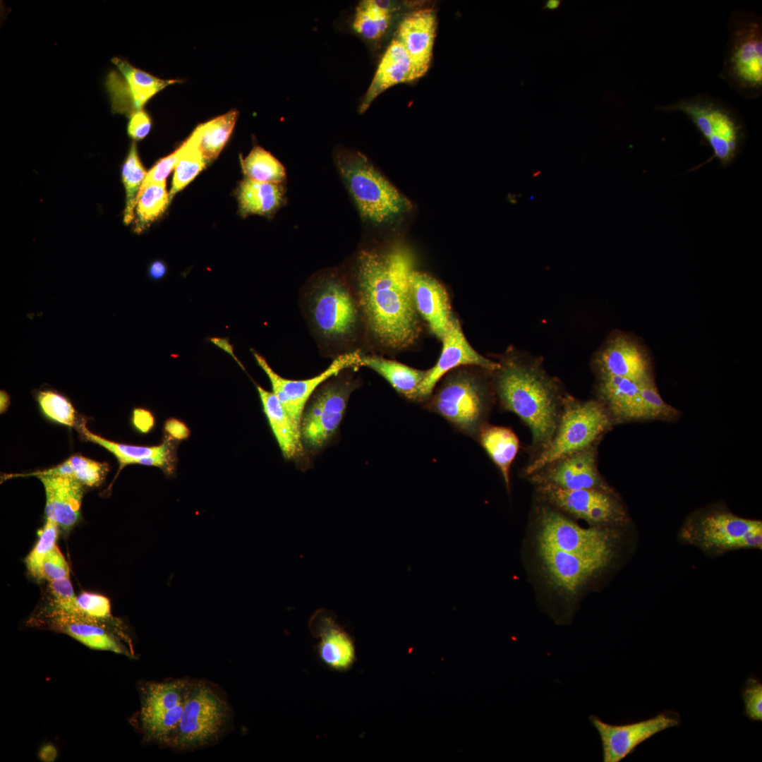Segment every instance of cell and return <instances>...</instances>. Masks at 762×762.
I'll return each mask as SVG.
<instances>
[{"mask_svg": "<svg viewBox=\"0 0 762 762\" xmlns=\"http://www.w3.org/2000/svg\"><path fill=\"white\" fill-rule=\"evenodd\" d=\"M412 265L410 253L400 246L364 248L356 259L361 318L373 338L389 349L409 347L421 332L409 282Z\"/></svg>", "mask_w": 762, "mask_h": 762, "instance_id": "6da1fadb", "label": "cell"}, {"mask_svg": "<svg viewBox=\"0 0 762 762\" xmlns=\"http://www.w3.org/2000/svg\"><path fill=\"white\" fill-rule=\"evenodd\" d=\"M490 372L502 408L516 414L529 428L531 461L545 452L555 434L564 395L560 383L536 359L509 351Z\"/></svg>", "mask_w": 762, "mask_h": 762, "instance_id": "7a4b0ae2", "label": "cell"}, {"mask_svg": "<svg viewBox=\"0 0 762 762\" xmlns=\"http://www.w3.org/2000/svg\"><path fill=\"white\" fill-rule=\"evenodd\" d=\"M476 366H461L447 373L424 402L458 430L478 439L487 425L492 404L493 385Z\"/></svg>", "mask_w": 762, "mask_h": 762, "instance_id": "3957f363", "label": "cell"}, {"mask_svg": "<svg viewBox=\"0 0 762 762\" xmlns=\"http://www.w3.org/2000/svg\"><path fill=\"white\" fill-rule=\"evenodd\" d=\"M337 168L363 222L375 227L394 225L412 208L410 200L361 153L339 150Z\"/></svg>", "mask_w": 762, "mask_h": 762, "instance_id": "277c9868", "label": "cell"}, {"mask_svg": "<svg viewBox=\"0 0 762 762\" xmlns=\"http://www.w3.org/2000/svg\"><path fill=\"white\" fill-rule=\"evenodd\" d=\"M614 422L599 400H579L564 394L554 437L547 449L530 461L524 470L527 477L545 466L598 443Z\"/></svg>", "mask_w": 762, "mask_h": 762, "instance_id": "5b68a950", "label": "cell"}, {"mask_svg": "<svg viewBox=\"0 0 762 762\" xmlns=\"http://www.w3.org/2000/svg\"><path fill=\"white\" fill-rule=\"evenodd\" d=\"M729 37L720 77L746 99L762 92V20L759 15L735 11L731 15Z\"/></svg>", "mask_w": 762, "mask_h": 762, "instance_id": "8992f818", "label": "cell"}, {"mask_svg": "<svg viewBox=\"0 0 762 762\" xmlns=\"http://www.w3.org/2000/svg\"><path fill=\"white\" fill-rule=\"evenodd\" d=\"M657 109L664 112L684 114L711 148L713 155L710 162L717 159L726 167L738 155L744 138L742 122L736 111L720 99L698 94Z\"/></svg>", "mask_w": 762, "mask_h": 762, "instance_id": "52a82bcc", "label": "cell"}, {"mask_svg": "<svg viewBox=\"0 0 762 762\" xmlns=\"http://www.w3.org/2000/svg\"><path fill=\"white\" fill-rule=\"evenodd\" d=\"M308 310L315 332L324 341L341 344L355 338L361 315L355 295L339 274L329 272L315 279Z\"/></svg>", "mask_w": 762, "mask_h": 762, "instance_id": "ba28073f", "label": "cell"}, {"mask_svg": "<svg viewBox=\"0 0 762 762\" xmlns=\"http://www.w3.org/2000/svg\"><path fill=\"white\" fill-rule=\"evenodd\" d=\"M680 537L714 556L742 549H761L762 522L713 509L689 518L681 528Z\"/></svg>", "mask_w": 762, "mask_h": 762, "instance_id": "9c48e42d", "label": "cell"}, {"mask_svg": "<svg viewBox=\"0 0 762 762\" xmlns=\"http://www.w3.org/2000/svg\"><path fill=\"white\" fill-rule=\"evenodd\" d=\"M229 718L225 700L207 682H193L180 722L168 746L197 749L217 741Z\"/></svg>", "mask_w": 762, "mask_h": 762, "instance_id": "30bf717a", "label": "cell"}, {"mask_svg": "<svg viewBox=\"0 0 762 762\" xmlns=\"http://www.w3.org/2000/svg\"><path fill=\"white\" fill-rule=\"evenodd\" d=\"M538 521L537 545L571 555L615 557L618 535L612 527L583 528L548 507H540Z\"/></svg>", "mask_w": 762, "mask_h": 762, "instance_id": "8fae6325", "label": "cell"}, {"mask_svg": "<svg viewBox=\"0 0 762 762\" xmlns=\"http://www.w3.org/2000/svg\"><path fill=\"white\" fill-rule=\"evenodd\" d=\"M192 684L187 679H174L145 686L140 715L147 738L169 744L180 722Z\"/></svg>", "mask_w": 762, "mask_h": 762, "instance_id": "7c38bea8", "label": "cell"}, {"mask_svg": "<svg viewBox=\"0 0 762 762\" xmlns=\"http://www.w3.org/2000/svg\"><path fill=\"white\" fill-rule=\"evenodd\" d=\"M537 493L557 510L581 519L591 526L613 527L628 519L612 492L597 489L565 490L551 485H537Z\"/></svg>", "mask_w": 762, "mask_h": 762, "instance_id": "4fadbf2b", "label": "cell"}, {"mask_svg": "<svg viewBox=\"0 0 762 762\" xmlns=\"http://www.w3.org/2000/svg\"><path fill=\"white\" fill-rule=\"evenodd\" d=\"M111 62L116 70L109 73L105 85L114 114L129 117L143 109L145 104L157 92L179 82L157 78L118 57L113 58Z\"/></svg>", "mask_w": 762, "mask_h": 762, "instance_id": "5bb4252c", "label": "cell"}, {"mask_svg": "<svg viewBox=\"0 0 762 762\" xmlns=\"http://www.w3.org/2000/svg\"><path fill=\"white\" fill-rule=\"evenodd\" d=\"M589 720L600 736L603 762H619L653 735L681 724L679 715L670 710L648 720L623 725L608 724L593 715L589 716Z\"/></svg>", "mask_w": 762, "mask_h": 762, "instance_id": "9a60e30c", "label": "cell"}, {"mask_svg": "<svg viewBox=\"0 0 762 762\" xmlns=\"http://www.w3.org/2000/svg\"><path fill=\"white\" fill-rule=\"evenodd\" d=\"M361 352L356 350L338 356L329 367L319 375L308 379L292 380L275 373L264 357L253 351L258 365L267 374L275 394L293 421L301 428L304 407L315 389L324 382L341 371L358 365Z\"/></svg>", "mask_w": 762, "mask_h": 762, "instance_id": "2e32d148", "label": "cell"}, {"mask_svg": "<svg viewBox=\"0 0 762 762\" xmlns=\"http://www.w3.org/2000/svg\"><path fill=\"white\" fill-rule=\"evenodd\" d=\"M598 443L545 466L528 476L529 480L536 485H551L565 490L612 492L598 469Z\"/></svg>", "mask_w": 762, "mask_h": 762, "instance_id": "e0dca14e", "label": "cell"}, {"mask_svg": "<svg viewBox=\"0 0 762 762\" xmlns=\"http://www.w3.org/2000/svg\"><path fill=\"white\" fill-rule=\"evenodd\" d=\"M353 387L333 383L322 388L303 413L301 438L313 449L321 448L337 430L342 419Z\"/></svg>", "mask_w": 762, "mask_h": 762, "instance_id": "ac0fdd59", "label": "cell"}, {"mask_svg": "<svg viewBox=\"0 0 762 762\" xmlns=\"http://www.w3.org/2000/svg\"><path fill=\"white\" fill-rule=\"evenodd\" d=\"M593 365L598 375H610L641 384L653 380L650 358L645 349L629 336L612 334L596 353Z\"/></svg>", "mask_w": 762, "mask_h": 762, "instance_id": "d6986e66", "label": "cell"}, {"mask_svg": "<svg viewBox=\"0 0 762 762\" xmlns=\"http://www.w3.org/2000/svg\"><path fill=\"white\" fill-rule=\"evenodd\" d=\"M440 356L435 365L427 370L419 389V402H425L433 393L439 381L449 372L461 366H476L489 372L499 367L478 353L468 342L458 319L453 317L445 334Z\"/></svg>", "mask_w": 762, "mask_h": 762, "instance_id": "ffe728a7", "label": "cell"}, {"mask_svg": "<svg viewBox=\"0 0 762 762\" xmlns=\"http://www.w3.org/2000/svg\"><path fill=\"white\" fill-rule=\"evenodd\" d=\"M538 554L549 582L559 591L572 595L589 579L605 569L612 559L571 555L538 545Z\"/></svg>", "mask_w": 762, "mask_h": 762, "instance_id": "44dd1931", "label": "cell"}, {"mask_svg": "<svg viewBox=\"0 0 762 762\" xmlns=\"http://www.w3.org/2000/svg\"><path fill=\"white\" fill-rule=\"evenodd\" d=\"M311 634L319 639L316 651L321 662L329 669L345 672L353 665L356 647L351 636L337 622L330 611L316 610L309 621Z\"/></svg>", "mask_w": 762, "mask_h": 762, "instance_id": "7402d4cb", "label": "cell"}, {"mask_svg": "<svg viewBox=\"0 0 762 762\" xmlns=\"http://www.w3.org/2000/svg\"><path fill=\"white\" fill-rule=\"evenodd\" d=\"M436 14L432 8H421L407 14L401 21L396 34L406 50L415 80L428 71L436 32Z\"/></svg>", "mask_w": 762, "mask_h": 762, "instance_id": "603a6c76", "label": "cell"}, {"mask_svg": "<svg viewBox=\"0 0 762 762\" xmlns=\"http://www.w3.org/2000/svg\"><path fill=\"white\" fill-rule=\"evenodd\" d=\"M409 282L418 314L425 321L430 331L442 340L454 317L446 289L433 277L414 270Z\"/></svg>", "mask_w": 762, "mask_h": 762, "instance_id": "cb8c5ba5", "label": "cell"}, {"mask_svg": "<svg viewBox=\"0 0 762 762\" xmlns=\"http://www.w3.org/2000/svg\"><path fill=\"white\" fill-rule=\"evenodd\" d=\"M596 391L614 423L645 421L640 384L619 376L598 375Z\"/></svg>", "mask_w": 762, "mask_h": 762, "instance_id": "d4e9b609", "label": "cell"}, {"mask_svg": "<svg viewBox=\"0 0 762 762\" xmlns=\"http://www.w3.org/2000/svg\"><path fill=\"white\" fill-rule=\"evenodd\" d=\"M45 495V514L64 529L71 528L80 516L83 498L82 483L72 476L46 475L37 476Z\"/></svg>", "mask_w": 762, "mask_h": 762, "instance_id": "484cf974", "label": "cell"}, {"mask_svg": "<svg viewBox=\"0 0 762 762\" xmlns=\"http://www.w3.org/2000/svg\"><path fill=\"white\" fill-rule=\"evenodd\" d=\"M413 80L415 78L410 59L401 44L394 38L381 59L361 104L360 111H365L375 99L387 89Z\"/></svg>", "mask_w": 762, "mask_h": 762, "instance_id": "4316f807", "label": "cell"}, {"mask_svg": "<svg viewBox=\"0 0 762 762\" xmlns=\"http://www.w3.org/2000/svg\"><path fill=\"white\" fill-rule=\"evenodd\" d=\"M358 365L373 370L384 377L399 394L408 400L419 402V389L427 370L416 369L379 356L362 353Z\"/></svg>", "mask_w": 762, "mask_h": 762, "instance_id": "83f0119b", "label": "cell"}, {"mask_svg": "<svg viewBox=\"0 0 762 762\" xmlns=\"http://www.w3.org/2000/svg\"><path fill=\"white\" fill-rule=\"evenodd\" d=\"M263 411L285 458L297 456L301 452V428L290 417L273 392L257 386Z\"/></svg>", "mask_w": 762, "mask_h": 762, "instance_id": "f1b7e54d", "label": "cell"}, {"mask_svg": "<svg viewBox=\"0 0 762 762\" xmlns=\"http://www.w3.org/2000/svg\"><path fill=\"white\" fill-rule=\"evenodd\" d=\"M243 217L250 214L272 217L285 202L283 184L264 183L245 178L236 192Z\"/></svg>", "mask_w": 762, "mask_h": 762, "instance_id": "f546056e", "label": "cell"}, {"mask_svg": "<svg viewBox=\"0 0 762 762\" xmlns=\"http://www.w3.org/2000/svg\"><path fill=\"white\" fill-rule=\"evenodd\" d=\"M50 617L54 628L90 648L129 655L128 651L100 624L85 622L54 610L51 612Z\"/></svg>", "mask_w": 762, "mask_h": 762, "instance_id": "4dcf8cb0", "label": "cell"}, {"mask_svg": "<svg viewBox=\"0 0 762 762\" xmlns=\"http://www.w3.org/2000/svg\"><path fill=\"white\" fill-rule=\"evenodd\" d=\"M477 440L499 468L506 488L509 490L510 468L519 448L518 437L509 428L487 424Z\"/></svg>", "mask_w": 762, "mask_h": 762, "instance_id": "1f68e13d", "label": "cell"}, {"mask_svg": "<svg viewBox=\"0 0 762 762\" xmlns=\"http://www.w3.org/2000/svg\"><path fill=\"white\" fill-rule=\"evenodd\" d=\"M395 9L390 1H363L356 8L353 28L368 40H377L388 29L392 13Z\"/></svg>", "mask_w": 762, "mask_h": 762, "instance_id": "d6a6232c", "label": "cell"}, {"mask_svg": "<svg viewBox=\"0 0 762 762\" xmlns=\"http://www.w3.org/2000/svg\"><path fill=\"white\" fill-rule=\"evenodd\" d=\"M238 111L231 110L199 125L198 147L207 162L217 158L228 141L235 126Z\"/></svg>", "mask_w": 762, "mask_h": 762, "instance_id": "836d02e7", "label": "cell"}, {"mask_svg": "<svg viewBox=\"0 0 762 762\" xmlns=\"http://www.w3.org/2000/svg\"><path fill=\"white\" fill-rule=\"evenodd\" d=\"M79 429L87 440L97 443L111 452L117 458L122 466L127 464H135V462L141 458L175 453L174 445L169 442L171 440L169 439L158 446L142 447L109 441L91 433L86 428L84 423L80 424Z\"/></svg>", "mask_w": 762, "mask_h": 762, "instance_id": "e575fe53", "label": "cell"}, {"mask_svg": "<svg viewBox=\"0 0 762 762\" xmlns=\"http://www.w3.org/2000/svg\"><path fill=\"white\" fill-rule=\"evenodd\" d=\"M245 178L264 183L283 184L286 171L281 162L265 149L255 146L245 159L241 160Z\"/></svg>", "mask_w": 762, "mask_h": 762, "instance_id": "d590c367", "label": "cell"}, {"mask_svg": "<svg viewBox=\"0 0 762 762\" xmlns=\"http://www.w3.org/2000/svg\"><path fill=\"white\" fill-rule=\"evenodd\" d=\"M169 202L166 181L153 183L140 190L135 206V230L140 233L164 211Z\"/></svg>", "mask_w": 762, "mask_h": 762, "instance_id": "8d00e7d4", "label": "cell"}, {"mask_svg": "<svg viewBox=\"0 0 762 762\" xmlns=\"http://www.w3.org/2000/svg\"><path fill=\"white\" fill-rule=\"evenodd\" d=\"M188 145L174 169L169 202L174 196L186 186L206 166L207 162L198 149V133L196 128L187 139Z\"/></svg>", "mask_w": 762, "mask_h": 762, "instance_id": "74e56055", "label": "cell"}, {"mask_svg": "<svg viewBox=\"0 0 762 762\" xmlns=\"http://www.w3.org/2000/svg\"><path fill=\"white\" fill-rule=\"evenodd\" d=\"M121 174L126 195L123 221L128 224L135 217L134 209L138 194L147 174L140 162L135 142L131 143Z\"/></svg>", "mask_w": 762, "mask_h": 762, "instance_id": "f35d334b", "label": "cell"}, {"mask_svg": "<svg viewBox=\"0 0 762 762\" xmlns=\"http://www.w3.org/2000/svg\"><path fill=\"white\" fill-rule=\"evenodd\" d=\"M54 610L59 611L85 622L100 624V622L88 615L80 608L75 595L69 578L49 581Z\"/></svg>", "mask_w": 762, "mask_h": 762, "instance_id": "ab89813d", "label": "cell"}, {"mask_svg": "<svg viewBox=\"0 0 762 762\" xmlns=\"http://www.w3.org/2000/svg\"><path fill=\"white\" fill-rule=\"evenodd\" d=\"M36 399L49 418L71 427L75 425V409L64 395L52 389L40 390L36 394Z\"/></svg>", "mask_w": 762, "mask_h": 762, "instance_id": "60d3db41", "label": "cell"}, {"mask_svg": "<svg viewBox=\"0 0 762 762\" xmlns=\"http://www.w3.org/2000/svg\"><path fill=\"white\" fill-rule=\"evenodd\" d=\"M58 526L55 521L47 519L38 541L25 558V562L28 572L37 579H40V568L44 559L56 546Z\"/></svg>", "mask_w": 762, "mask_h": 762, "instance_id": "b9f144b4", "label": "cell"}, {"mask_svg": "<svg viewBox=\"0 0 762 762\" xmlns=\"http://www.w3.org/2000/svg\"><path fill=\"white\" fill-rule=\"evenodd\" d=\"M646 420L671 421L679 411L667 404L660 397L653 379L640 384Z\"/></svg>", "mask_w": 762, "mask_h": 762, "instance_id": "7bdbcfd3", "label": "cell"}, {"mask_svg": "<svg viewBox=\"0 0 762 762\" xmlns=\"http://www.w3.org/2000/svg\"><path fill=\"white\" fill-rule=\"evenodd\" d=\"M68 461L73 470L74 478L82 484L88 486L99 485L108 471L107 464L97 462L83 456H72Z\"/></svg>", "mask_w": 762, "mask_h": 762, "instance_id": "ee69618b", "label": "cell"}, {"mask_svg": "<svg viewBox=\"0 0 762 762\" xmlns=\"http://www.w3.org/2000/svg\"><path fill=\"white\" fill-rule=\"evenodd\" d=\"M188 145L186 140L177 150L159 160L147 173L140 190L153 183L165 181L166 178L175 169Z\"/></svg>", "mask_w": 762, "mask_h": 762, "instance_id": "f6af8a7d", "label": "cell"}, {"mask_svg": "<svg viewBox=\"0 0 762 762\" xmlns=\"http://www.w3.org/2000/svg\"><path fill=\"white\" fill-rule=\"evenodd\" d=\"M744 703V715L754 721H762V683L758 679L751 677L744 685L742 692Z\"/></svg>", "mask_w": 762, "mask_h": 762, "instance_id": "bcb514c9", "label": "cell"}, {"mask_svg": "<svg viewBox=\"0 0 762 762\" xmlns=\"http://www.w3.org/2000/svg\"><path fill=\"white\" fill-rule=\"evenodd\" d=\"M69 578L68 564L56 545L44 559L40 572V579L49 581Z\"/></svg>", "mask_w": 762, "mask_h": 762, "instance_id": "7dc6e473", "label": "cell"}, {"mask_svg": "<svg viewBox=\"0 0 762 762\" xmlns=\"http://www.w3.org/2000/svg\"><path fill=\"white\" fill-rule=\"evenodd\" d=\"M80 608L90 617L99 621L111 617V605L107 598L104 595L83 593L77 597Z\"/></svg>", "mask_w": 762, "mask_h": 762, "instance_id": "c3c4849f", "label": "cell"}, {"mask_svg": "<svg viewBox=\"0 0 762 762\" xmlns=\"http://www.w3.org/2000/svg\"><path fill=\"white\" fill-rule=\"evenodd\" d=\"M127 126L128 135L134 140H142L149 133L152 121L149 114L143 109L138 111L129 117Z\"/></svg>", "mask_w": 762, "mask_h": 762, "instance_id": "681fc988", "label": "cell"}, {"mask_svg": "<svg viewBox=\"0 0 762 762\" xmlns=\"http://www.w3.org/2000/svg\"><path fill=\"white\" fill-rule=\"evenodd\" d=\"M167 439L171 440H183L189 437L190 430L185 423L175 418L167 419L164 425Z\"/></svg>", "mask_w": 762, "mask_h": 762, "instance_id": "f907efd6", "label": "cell"}, {"mask_svg": "<svg viewBox=\"0 0 762 762\" xmlns=\"http://www.w3.org/2000/svg\"><path fill=\"white\" fill-rule=\"evenodd\" d=\"M133 422L137 429L143 433H147L152 428L155 421L149 411L135 409L133 411Z\"/></svg>", "mask_w": 762, "mask_h": 762, "instance_id": "816d5d0a", "label": "cell"}, {"mask_svg": "<svg viewBox=\"0 0 762 762\" xmlns=\"http://www.w3.org/2000/svg\"><path fill=\"white\" fill-rule=\"evenodd\" d=\"M30 475L36 476L46 475H60L74 477L73 470L68 460L49 470L32 473Z\"/></svg>", "mask_w": 762, "mask_h": 762, "instance_id": "f5cc1de1", "label": "cell"}, {"mask_svg": "<svg viewBox=\"0 0 762 762\" xmlns=\"http://www.w3.org/2000/svg\"><path fill=\"white\" fill-rule=\"evenodd\" d=\"M167 272L166 264L162 260H156L149 265L147 274L152 280L159 281L166 275Z\"/></svg>", "mask_w": 762, "mask_h": 762, "instance_id": "db71d44e", "label": "cell"}, {"mask_svg": "<svg viewBox=\"0 0 762 762\" xmlns=\"http://www.w3.org/2000/svg\"><path fill=\"white\" fill-rule=\"evenodd\" d=\"M210 341L211 342H212L214 345L217 346L218 347H219L220 349H222V350L226 351V353H229V355H231L237 361V363L239 364V365H241V367L243 369H244V368L242 365V364L241 363V362H239V361L236 358V356L234 355L233 346H232V345L230 344L228 339L219 338V337H213V338H211L210 339Z\"/></svg>", "mask_w": 762, "mask_h": 762, "instance_id": "11a10c76", "label": "cell"}, {"mask_svg": "<svg viewBox=\"0 0 762 762\" xmlns=\"http://www.w3.org/2000/svg\"><path fill=\"white\" fill-rule=\"evenodd\" d=\"M9 402V397L8 394L4 391H1V411L4 410Z\"/></svg>", "mask_w": 762, "mask_h": 762, "instance_id": "9f6ffc18", "label": "cell"}, {"mask_svg": "<svg viewBox=\"0 0 762 762\" xmlns=\"http://www.w3.org/2000/svg\"><path fill=\"white\" fill-rule=\"evenodd\" d=\"M560 4V1L550 0L547 1L546 5L544 6V8H548L550 10L556 9L559 7Z\"/></svg>", "mask_w": 762, "mask_h": 762, "instance_id": "6f0895ef", "label": "cell"}]
</instances>
